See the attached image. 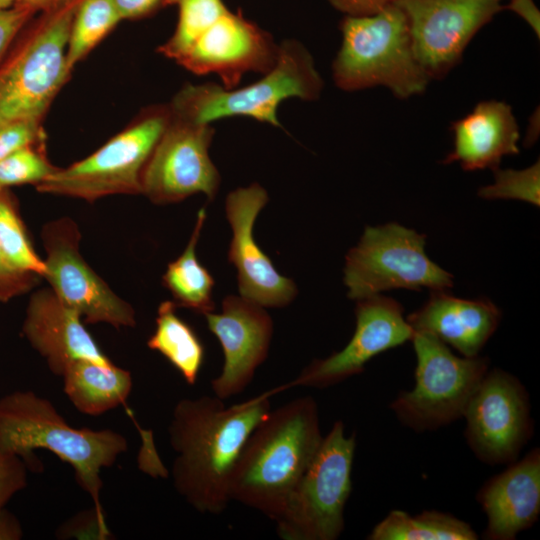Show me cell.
Here are the masks:
<instances>
[{
  "label": "cell",
  "instance_id": "cell-1",
  "mask_svg": "<svg viewBox=\"0 0 540 540\" xmlns=\"http://www.w3.org/2000/svg\"><path fill=\"white\" fill-rule=\"evenodd\" d=\"M272 391L226 406L217 396L179 400L168 427L176 453L170 475L175 490L200 513L220 514L230 503L239 454L271 410Z\"/></svg>",
  "mask_w": 540,
  "mask_h": 540
},
{
  "label": "cell",
  "instance_id": "cell-2",
  "mask_svg": "<svg viewBox=\"0 0 540 540\" xmlns=\"http://www.w3.org/2000/svg\"><path fill=\"white\" fill-rule=\"evenodd\" d=\"M322 439L313 397H299L271 409L251 432L235 463L231 501L275 521Z\"/></svg>",
  "mask_w": 540,
  "mask_h": 540
},
{
  "label": "cell",
  "instance_id": "cell-3",
  "mask_svg": "<svg viewBox=\"0 0 540 540\" xmlns=\"http://www.w3.org/2000/svg\"><path fill=\"white\" fill-rule=\"evenodd\" d=\"M128 448L111 429L74 428L46 398L15 391L0 398V450L20 456L28 467L39 465L33 450L46 449L72 466L76 482L102 508L101 470Z\"/></svg>",
  "mask_w": 540,
  "mask_h": 540
},
{
  "label": "cell",
  "instance_id": "cell-4",
  "mask_svg": "<svg viewBox=\"0 0 540 540\" xmlns=\"http://www.w3.org/2000/svg\"><path fill=\"white\" fill-rule=\"evenodd\" d=\"M324 87L314 59L308 49L295 39L279 43L274 67L262 78L244 87L225 88L207 82L187 84L169 104L174 116L195 122L248 117L281 127L278 119L280 104L290 98L318 100Z\"/></svg>",
  "mask_w": 540,
  "mask_h": 540
},
{
  "label": "cell",
  "instance_id": "cell-5",
  "mask_svg": "<svg viewBox=\"0 0 540 540\" xmlns=\"http://www.w3.org/2000/svg\"><path fill=\"white\" fill-rule=\"evenodd\" d=\"M341 46L332 63V78L353 92L383 86L398 99L422 94L430 78L414 55L403 11L390 4L368 16H344Z\"/></svg>",
  "mask_w": 540,
  "mask_h": 540
},
{
  "label": "cell",
  "instance_id": "cell-6",
  "mask_svg": "<svg viewBox=\"0 0 540 540\" xmlns=\"http://www.w3.org/2000/svg\"><path fill=\"white\" fill-rule=\"evenodd\" d=\"M80 0H64L45 14L0 61V127L42 122L70 70L67 43Z\"/></svg>",
  "mask_w": 540,
  "mask_h": 540
},
{
  "label": "cell",
  "instance_id": "cell-7",
  "mask_svg": "<svg viewBox=\"0 0 540 540\" xmlns=\"http://www.w3.org/2000/svg\"><path fill=\"white\" fill-rule=\"evenodd\" d=\"M170 119L169 105L144 110L94 153L58 168L36 190L89 203L111 195L141 194L143 169Z\"/></svg>",
  "mask_w": 540,
  "mask_h": 540
},
{
  "label": "cell",
  "instance_id": "cell-8",
  "mask_svg": "<svg viewBox=\"0 0 540 540\" xmlns=\"http://www.w3.org/2000/svg\"><path fill=\"white\" fill-rule=\"evenodd\" d=\"M355 434L336 421L275 520L284 540H336L344 530V511L352 491Z\"/></svg>",
  "mask_w": 540,
  "mask_h": 540
},
{
  "label": "cell",
  "instance_id": "cell-9",
  "mask_svg": "<svg viewBox=\"0 0 540 540\" xmlns=\"http://www.w3.org/2000/svg\"><path fill=\"white\" fill-rule=\"evenodd\" d=\"M415 385L400 391L390 409L398 421L415 432L434 431L463 418L466 406L489 370L480 355L456 356L431 334L414 332Z\"/></svg>",
  "mask_w": 540,
  "mask_h": 540
},
{
  "label": "cell",
  "instance_id": "cell-10",
  "mask_svg": "<svg viewBox=\"0 0 540 540\" xmlns=\"http://www.w3.org/2000/svg\"><path fill=\"white\" fill-rule=\"evenodd\" d=\"M425 244V235L398 223L367 226L345 257L348 297L359 300L402 288H451L453 276L429 259Z\"/></svg>",
  "mask_w": 540,
  "mask_h": 540
},
{
  "label": "cell",
  "instance_id": "cell-11",
  "mask_svg": "<svg viewBox=\"0 0 540 540\" xmlns=\"http://www.w3.org/2000/svg\"><path fill=\"white\" fill-rule=\"evenodd\" d=\"M44 279L50 289L85 323H106L116 329L136 325L135 310L90 267L80 253L81 232L70 217L44 224Z\"/></svg>",
  "mask_w": 540,
  "mask_h": 540
},
{
  "label": "cell",
  "instance_id": "cell-12",
  "mask_svg": "<svg viewBox=\"0 0 540 540\" xmlns=\"http://www.w3.org/2000/svg\"><path fill=\"white\" fill-rule=\"evenodd\" d=\"M464 437L474 455L487 465L518 459L534 432L529 394L514 375L489 369L463 414Z\"/></svg>",
  "mask_w": 540,
  "mask_h": 540
},
{
  "label": "cell",
  "instance_id": "cell-13",
  "mask_svg": "<svg viewBox=\"0 0 540 540\" xmlns=\"http://www.w3.org/2000/svg\"><path fill=\"white\" fill-rule=\"evenodd\" d=\"M215 129L171 112L141 177V194L155 204L176 203L196 193L213 200L221 177L209 155Z\"/></svg>",
  "mask_w": 540,
  "mask_h": 540
},
{
  "label": "cell",
  "instance_id": "cell-14",
  "mask_svg": "<svg viewBox=\"0 0 540 540\" xmlns=\"http://www.w3.org/2000/svg\"><path fill=\"white\" fill-rule=\"evenodd\" d=\"M412 49L431 79L444 78L462 59L475 34L505 10L501 0H397Z\"/></svg>",
  "mask_w": 540,
  "mask_h": 540
},
{
  "label": "cell",
  "instance_id": "cell-15",
  "mask_svg": "<svg viewBox=\"0 0 540 540\" xmlns=\"http://www.w3.org/2000/svg\"><path fill=\"white\" fill-rule=\"evenodd\" d=\"M279 44L272 35L229 8L203 29L176 59L197 74H215L225 88L237 87L249 72L265 74L276 64Z\"/></svg>",
  "mask_w": 540,
  "mask_h": 540
},
{
  "label": "cell",
  "instance_id": "cell-16",
  "mask_svg": "<svg viewBox=\"0 0 540 540\" xmlns=\"http://www.w3.org/2000/svg\"><path fill=\"white\" fill-rule=\"evenodd\" d=\"M356 327L347 345L324 359H315L290 383L275 390L304 386L327 388L362 373L375 356L411 341L414 331L402 305L381 294L356 300Z\"/></svg>",
  "mask_w": 540,
  "mask_h": 540
},
{
  "label": "cell",
  "instance_id": "cell-17",
  "mask_svg": "<svg viewBox=\"0 0 540 540\" xmlns=\"http://www.w3.org/2000/svg\"><path fill=\"white\" fill-rule=\"evenodd\" d=\"M267 202L268 194L258 183L227 195L225 210L233 233L228 259L237 269L240 296L263 307H283L295 298L296 285L276 270L253 235L255 220Z\"/></svg>",
  "mask_w": 540,
  "mask_h": 540
},
{
  "label": "cell",
  "instance_id": "cell-18",
  "mask_svg": "<svg viewBox=\"0 0 540 540\" xmlns=\"http://www.w3.org/2000/svg\"><path fill=\"white\" fill-rule=\"evenodd\" d=\"M204 316L224 355L221 373L211 381V388L215 396L225 400L242 393L265 361L273 322L263 306L235 295L224 298L220 313Z\"/></svg>",
  "mask_w": 540,
  "mask_h": 540
},
{
  "label": "cell",
  "instance_id": "cell-19",
  "mask_svg": "<svg viewBox=\"0 0 540 540\" xmlns=\"http://www.w3.org/2000/svg\"><path fill=\"white\" fill-rule=\"evenodd\" d=\"M22 333L57 376H62L73 362L81 359L106 366L113 364L85 328L81 316L50 288L31 294Z\"/></svg>",
  "mask_w": 540,
  "mask_h": 540
},
{
  "label": "cell",
  "instance_id": "cell-20",
  "mask_svg": "<svg viewBox=\"0 0 540 540\" xmlns=\"http://www.w3.org/2000/svg\"><path fill=\"white\" fill-rule=\"evenodd\" d=\"M476 500L487 517L484 539L514 540L533 526L540 514V449L488 479Z\"/></svg>",
  "mask_w": 540,
  "mask_h": 540
},
{
  "label": "cell",
  "instance_id": "cell-21",
  "mask_svg": "<svg viewBox=\"0 0 540 540\" xmlns=\"http://www.w3.org/2000/svg\"><path fill=\"white\" fill-rule=\"evenodd\" d=\"M502 313L489 299H464L431 290L422 307L407 316L414 332L433 335L462 356L479 355L496 331Z\"/></svg>",
  "mask_w": 540,
  "mask_h": 540
},
{
  "label": "cell",
  "instance_id": "cell-22",
  "mask_svg": "<svg viewBox=\"0 0 540 540\" xmlns=\"http://www.w3.org/2000/svg\"><path fill=\"white\" fill-rule=\"evenodd\" d=\"M452 150L442 164L458 162L463 170L499 167L505 155L519 154L520 131L512 108L504 101L485 100L451 125Z\"/></svg>",
  "mask_w": 540,
  "mask_h": 540
},
{
  "label": "cell",
  "instance_id": "cell-23",
  "mask_svg": "<svg viewBox=\"0 0 540 540\" xmlns=\"http://www.w3.org/2000/svg\"><path fill=\"white\" fill-rule=\"evenodd\" d=\"M61 377L64 392L74 407L91 416L124 404L133 386L128 370L86 359L73 362Z\"/></svg>",
  "mask_w": 540,
  "mask_h": 540
},
{
  "label": "cell",
  "instance_id": "cell-24",
  "mask_svg": "<svg viewBox=\"0 0 540 540\" xmlns=\"http://www.w3.org/2000/svg\"><path fill=\"white\" fill-rule=\"evenodd\" d=\"M205 219L206 209L203 207L197 213L186 248L177 259L168 264L162 277L163 285L171 292L177 307L188 308L203 315L215 308L212 299L215 281L196 256V246Z\"/></svg>",
  "mask_w": 540,
  "mask_h": 540
},
{
  "label": "cell",
  "instance_id": "cell-25",
  "mask_svg": "<svg viewBox=\"0 0 540 540\" xmlns=\"http://www.w3.org/2000/svg\"><path fill=\"white\" fill-rule=\"evenodd\" d=\"M173 301H163L157 310L156 327L147 346L163 355L189 385L198 379L204 346L193 328L176 313Z\"/></svg>",
  "mask_w": 540,
  "mask_h": 540
},
{
  "label": "cell",
  "instance_id": "cell-26",
  "mask_svg": "<svg viewBox=\"0 0 540 540\" xmlns=\"http://www.w3.org/2000/svg\"><path fill=\"white\" fill-rule=\"evenodd\" d=\"M369 540H475L478 534L465 521L436 510L415 516L402 510L390 511L377 523Z\"/></svg>",
  "mask_w": 540,
  "mask_h": 540
},
{
  "label": "cell",
  "instance_id": "cell-27",
  "mask_svg": "<svg viewBox=\"0 0 540 540\" xmlns=\"http://www.w3.org/2000/svg\"><path fill=\"white\" fill-rule=\"evenodd\" d=\"M122 20L113 0H80L72 21L67 43L69 70Z\"/></svg>",
  "mask_w": 540,
  "mask_h": 540
},
{
  "label": "cell",
  "instance_id": "cell-28",
  "mask_svg": "<svg viewBox=\"0 0 540 540\" xmlns=\"http://www.w3.org/2000/svg\"><path fill=\"white\" fill-rule=\"evenodd\" d=\"M0 247L16 268L44 277V260L33 247L16 197L6 187H0Z\"/></svg>",
  "mask_w": 540,
  "mask_h": 540
},
{
  "label": "cell",
  "instance_id": "cell-29",
  "mask_svg": "<svg viewBox=\"0 0 540 540\" xmlns=\"http://www.w3.org/2000/svg\"><path fill=\"white\" fill-rule=\"evenodd\" d=\"M178 8V21L171 37L158 48L176 61L196 36L228 9L223 0H170Z\"/></svg>",
  "mask_w": 540,
  "mask_h": 540
},
{
  "label": "cell",
  "instance_id": "cell-30",
  "mask_svg": "<svg viewBox=\"0 0 540 540\" xmlns=\"http://www.w3.org/2000/svg\"><path fill=\"white\" fill-rule=\"evenodd\" d=\"M58 168L47 158L44 142L27 145L0 161V187L37 186Z\"/></svg>",
  "mask_w": 540,
  "mask_h": 540
},
{
  "label": "cell",
  "instance_id": "cell-31",
  "mask_svg": "<svg viewBox=\"0 0 540 540\" xmlns=\"http://www.w3.org/2000/svg\"><path fill=\"white\" fill-rule=\"evenodd\" d=\"M494 182L481 187L478 195L484 199H516L529 202L534 206L540 205V163L522 170L500 169L493 170Z\"/></svg>",
  "mask_w": 540,
  "mask_h": 540
},
{
  "label": "cell",
  "instance_id": "cell-32",
  "mask_svg": "<svg viewBox=\"0 0 540 540\" xmlns=\"http://www.w3.org/2000/svg\"><path fill=\"white\" fill-rule=\"evenodd\" d=\"M55 536L61 540H110L115 538L105 522L103 509L95 505L64 521L56 529Z\"/></svg>",
  "mask_w": 540,
  "mask_h": 540
},
{
  "label": "cell",
  "instance_id": "cell-33",
  "mask_svg": "<svg viewBox=\"0 0 540 540\" xmlns=\"http://www.w3.org/2000/svg\"><path fill=\"white\" fill-rule=\"evenodd\" d=\"M44 142L40 121L23 120L0 127V161L31 144Z\"/></svg>",
  "mask_w": 540,
  "mask_h": 540
},
{
  "label": "cell",
  "instance_id": "cell-34",
  "mask_svg": "<svg viewBox=\"0 0 540 540\" xmlns=\"http://www.w3.org/2000/svg\"><path fill=\"white\" fill-rule=\"evenodd\" d=\"M27 468L20 456L0 450V510L26 487Z\"/></svg>",
  "mask_w": 540,
  "mask_h": 540
},
{
  "label": "cell",
  "instance_id": "cell-35",
  "mask_svg": "<svg viewBox=\"0 0 540 540\" xmlns=\"http://www.w3.org/2000/svg\"><path fill=\"white\" fill-rule=\"evenodd\" d=\"M40 279L38 275L12 265L0 247V303L30 292Z\"/></svg>",
  "mask_w": 540,
  "mask_h": 540
},
{
  "label": "cell",
  "instance_id": "cell-36",
  "mask_svg": "<svg viewBox=\"0 0 540 540\" xmlns=\"http://www.w3.org/2000/svg\"><path fill=\"white\" fill-rule=\"evenodd\" d=\"M37 10L24 4L0 9V61Z\"/></svg>",
  "mask_w": 540,
  "mask_h": 540
},
{
  "label": "cell",
  "instance_id": "cell-37",
  "mask_svg": "<svg viewBox=\"0 0 540 540\" xmlns=\"http://www.w3.org/2000/svg\"><path fill=\"white\" fill-rule=\"evenodd\" d=\"M122 19L135 20L148 17L170 5V0H113Z\"/></svg>",
  "mask_w": 540,
  "mask_h": 540
},
{
  "label": "cell",
  "instance_id": "cell-38",
  "mask_svg": "<svg viewBox=\"0 0 540 540\" xmlns=\"http://www.w3.org/2000/svg\"><path fill=\"white\" fill-rule=\"evenodd\" d=\"M332 7L345 16H368L380 12L397 0H327Z\"/></svg>",
  "mask_w": 540,
  "mask_h": 540
},
{
  "label": "cell",
  "instance_id": "cell-39",
  "mask_svg": "<svg viewBox=\"0 0 540 540\" xmlns=\"http://www.w3.org/2000/svg\"><path fill=\"white\" fill-rule=\"evenodd\" d=\"M504 7L505 10H510L521 17L539 38L540 11L533 0H508Z\"/></svg>",
  "mask_w": 540,
  "mask_h": 540
},
{
  "label": "cell",
  "instance_id": "cell-40",
  "mask_svg": "<svg viewBox=\"0 0 540 540\" xmlns=\"http://www.w3.org/2000/svg\"><path fill=\"white\" fill-rule=\"evenodd\" d=\"M23 531L18 519L8 510H0V540H19Z\"/></svg>",
  "mask_w": 540,
  "mask_h": 540
},
{
  "label": "cell",
  "instance_id": "cell-41",
  "mask_svg": "<svg viewBox=\"0 0 540 540\" xmlns=\"http://www.w3.org/2000/svg\"><path fill=\"white\" fill-rule=\"evenodd\" d=\"M539 108L537 107L534 112L529 116L526 134L524 138V146H532L539 136Z\"/></svg>",
  "mask_w": 540,
  "mask_h": 540
},
{
  "label": "cell",
  "instance_id": "cell-42",
  "mask_svg": "<svg viewBox=\"0 0 540 540\" xmlns=\"http://www.w3.org/2000/svg\"><path fill=\"white\" fill-rule=\"evenodd\" d=\"M8 2L10 6L15 5V4H24V5L33 6L37 8L38 10L47 9L55 5L53 0H8Z\"/></svg>",
  "mask_w": 540,
  "mask_h": 540
},
{
  "label": "cell",
  "instance_id": "cell-43",
  "mask_svg": "<svg viewBox=\"0 0 540 540\" xmlns=\"http://www.w3.org/2000/svg\"><path fill=\"white\" fill-rule=\"evenodd\" d=\"M8 7H10L8 0H0V9Z\"/></svg>",
  "mask_w": 540,
  "mask_h": 540
},
{
  "label": "cell",
  "instance_id": "cell-44",
  "mask_svg": "<svg viewBox=\"0 0 540 540\" xmlns=\"http://www.w3.org/2000/svg\"><path fill=\"white\" fill-rule=\"evenodd\" d=\"M61 1H64V0H53L54 4L59 3Z\"/></svg>",
  "mask_w": 540,
  "mask_h": 540
}]
</instances>
